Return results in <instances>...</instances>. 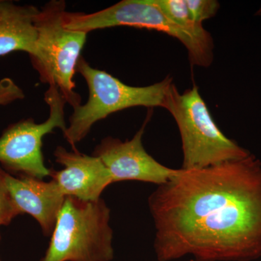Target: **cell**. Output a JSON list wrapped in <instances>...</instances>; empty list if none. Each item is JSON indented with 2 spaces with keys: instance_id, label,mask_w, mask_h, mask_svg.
I'll list each match as a JSON object with an SVG mask.
<instances>
[{
  "instance_id": "cell-10",
  "label": "cell",
  "mask_w": 261,
  "mask_h": 261,
  "mask_svg": "<svg viewBox=\"0 0 261 261\" xmlns=\"http://www.w3.org/2000/svg\"><path fill=\"white\" fill-rule=\"evenodd\" d=\"M7 185L15 205L21 214L32 216L42 228L44 236H51L65 196L54 180L21 176L15 177L8 173Z\"/></svg>"
},
{
  "instance_id": "cell-8",
  "label": "cell",
  "mask_w": 261,
  "mask_h": 261,
  "mask_svg": "<svg viewBox=\"0 0 261 261\" xmlns=\"http://www.w3.org/2000/svg\"><path fill=\"white\" fill-rule=\"evenodd\" d=\"M149 118L132 140L121 141L107 137L96 146L93 155L100 159L108 168L113 183L123 181L147 182L163 185L176 176L180 169L166 167L146 151L142 137Z\"/></svg>"
},
{
  "instance_id": "cell-14",
  "label": "cell",
  "mask_w": 261,
  "mask_h": 261,
  "mask_svg": "<svg viewBox=\"0 0 261 261\" xmlns=\"http://www.w3.org/2000/svg\"><path fill=\"white\" fill-rule=\"evenodd\" d=\"M187 7L196 23L202 25V22L214 17L220 8L216 0H186Z\"/></svg>"
},
{
  "instance_id": "cell-2",
  "label": "cell",
  "mask_w": 261,
  "mask_h": 261,
  "mask_svg": "<svg viewBox=\"0 0 261 261\" xmlns=\"http://www.w3.org/2000/svg\"><path fill=\"white\" fill-rule=\"evenodd\" d=\"M163 108L172 115L181 135L182 169H202L244 159L250 154L221 132L197 86L180 93L176 85L171 83Z\"/></svg>"
},
{
  "instance_id": "cell-6",
  "label": "cell",
  "mask_w": 261,
  "mask_h": 261,
  "mask_svg": "<svg viewBox=\"0 0 261 261\" xmlns=\"http://www.w3.org/2000/svg\"><path fill=\"white\" fill-rule=\"evenodd\" d=\"M64 23L67 29L87 34L118 27L155 30L180 41L187 48L192 65L207 68L214 60L211 35L200 37L182 29L163 13L154 0H122L93 13L66 11Z\"/></svg>"
},
{
  "instance_id": "cell-11",
  "label": "cell",
  "mask_w": 261,
  "mask_h": 261,
  "mask_svg": "<svg viewBox=\"0 0 261 261\" xmlns=\"http://www.w3.org/2000/svg\"><path fill=\"white\" fill-rule=\"evenodd\" d=\"M39 9L0 0V57L22 51L34 53L37 40L36 18Z\"/></svg>"
},
{
  "instance_id": "cell-3",
  "label": "cell",
  "mask_w": 261,
  "mask_h": 261,
  "mask_svg": "<svg viewBox=\"0 0 261 261\" xmlns=\"http://www.w3.org/2000/svg\"><path fill=\"white\" fill-rule=\"evenodd\" d=\"M66 11L63 0H51L39 9L35 21L37 43L29 58L40 82L56 87L73 108L82 102L73 80L88 34L65 27Z\"/></svg>"
},
{
  "instance_id": "cell-5",
  "label": "cell",
  "mask_w": 261,
  "mask_h": 261,
  "mask_svg": "<svg viewBox=\"0 0 261 261\" xmlns=\"http://www.w3.org/2000/svg\"><path fill=\"white\" fill-rule=\"evenodd\" d=\"M111 209L95 201L65 197L50 242L40 261H111L114 258Z\"/></svg>"
},
{
  "instance_id": "cell-1",
  "label": "cell",
  "mask_w": 261,
  "mask_h": 261,
  "mask_svg": "<svg viewBox=\"0 0 261 261\" xmlns=\"http://www.w3.org/2000/svg\"><path fill=\"white\" fill-rule=\"evenodd\" d=\"M159 261L261 258V161L184 170L148 197Z\"/></svg>"
},
{
  "instance_id": "cell-16",
  "label": "cell",
  "mask_w": 261,
  "mask_h": 261,
  "mask_svg": "<svg viewBox=\"0 0 261 261\" xmlns=\"http://www.w3.org/2000/svg\"><path fill=\"white\" fill-rule=\"evenodd\" d=\"M0 239H1V236H0ZM0 261H2L1 259H0Z\"/></svg>"
},
{
  "instance_id": "cell-13",
  "label": "cell",
  "mask_w": 261,
  "mask_h": 261,
  "mask_svg": "<svg viewBox=\"0 0 261 261\" xmlns=\"http://www.w3.org/2000/svg\"><path fill=\"white\" fill-rule=\"evenodd\" d=\"M7 174L8 173L0 167V226H8L15 218L22 214L8 190Z\"/></svg>"
},
{
  "instance_id": "cell-15",
  "label": "cell",
  "mask_w": 261,
  "mask_h": 261,
  "mask_svg": "<svg viewBox=\"0 0 261 261\" xmlns=\"http://www.w3.org/2000/svg\"><path fill=\"white\" fill-rule=\"evenodd\" d=\"M25 97L23 89L10 78L0 80V106H8Z\"/></svg>"
},
{
  "instance_id": "cell-7",
  "label": "cell",
  "mask_w": 261,
  "mask_h": 261,
  "mask_svg": "<svg viewBox=\"0 0 261 261\" xmlns=\"http://www.w3.org/2000/svg\"><path fill=\"white\" fill-rule=\"evenodd\" d=\"M49 106V117L38 123L32 118H25L7 127L0 136V163L3 167L21 176L43 179L50 176L51 169L44 163L43 138L56 128H67L65 106L67 104L59 90L49 86L44 94Z\"/></svg>"
},
{
  "instance_id": "cell-4",
  "label": "cell",
  "mask_w": 261,
  "mask_h": 261,
  "mask_svg": "<svg viewBox=\"0 0 261 261\" xmlns=\"http://www.w3.org/2000/svg\"><path fill=\"white\" fill-rule=\"evenodd\" d=\"M76 73L87 82L89 99L84 105L73 108L69 125L63 137L76 150V145L84 140L97 122L118 111L134 107L163 108L165 97L173 80L146 86L132 87L105 71L93 68L82 56Z\"/></svg>"
},
{
  "instance_id": "cell-12",
  "label": "cell",
  "mask_w": 261,
  "mask_h": 261,
  "mask_svg": "<svg viewBox=\"0 0 261 261\" xmlns=\"http://www.w3.org/2000/svg\"><path fill=\"white\" fill-rule=\"evenodd\" d=\"M154 2L170 20L182 29L200 37L211 35L202 25L193 20L186 0H154Z\"/></svg>"
},
{
  "instance_id": "cell-9",
  "label": "cell",
  "mask_w": 261,
  "mask_h": 261,
  "mask_svg": "<svg viewBox=\"0 0 261 261\" xmlns=\"http://www.w3.org/2000/svg\"><path fill=\"white\" fill-rule=\"evenodd\" d=\"M56 162L64 168L51 169L50 176L65 197L85 201H95L109 185L111 173L100 159L82 153L78 149L68 151L58 146L54 152Z\"/></svg>"
}]
</instances>
